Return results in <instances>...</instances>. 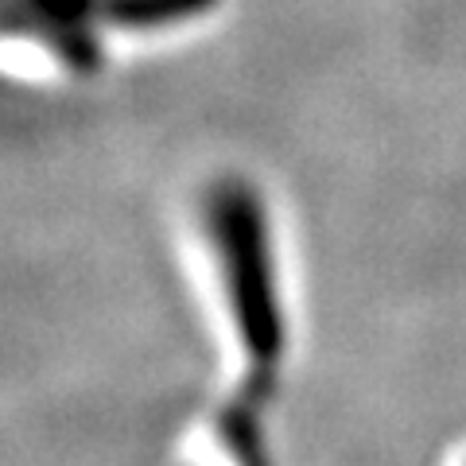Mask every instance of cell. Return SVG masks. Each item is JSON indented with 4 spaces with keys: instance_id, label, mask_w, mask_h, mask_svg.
Segmentation results:
<instances>
[{
    "instance_id": "obj_1",
    "label": "cell",
    "mask_w": 466,
    "mask_h": 466,
    "mask_svg": "<svg viewBox=\"0 0 466 466\" xmlns=\"http://www.w3.org/2000/svg\"><path fill=\"white\" fill-rule=\"evenodd\" d=\"M210 0H0V35L39 39L66 66H97V43L121 27H164L198 16Z\"/></svg>"
}]
</instances>
